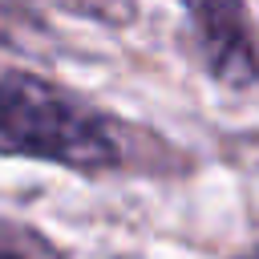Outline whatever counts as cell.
<instances>
[{
    "label": "cell",
    "instance_id": "8992f818",
    "mask_svg": "<svg viewBox=\"0 0 259 259\" xmlns=\"http://www.w3.org/2000/svg\"><path fill=\"white\" fill-rule=\"evenodd\" d=\"M243 259H259V247H255V251H251V255H243Z\"/></svg>",
    "mask_w": 259,
    "mask_h": 259
},
{
    "label": "cell",
    "instance_id": "6da1fadb",
    "mask_svg": "<svg viewBox=\"0 0 259 259\" xmlns=\"http://www.w3.org/2000/svg\"><path fill=\"white\" fill-rule=\"evenodd\" d=\"M0 154L105 170L121 158V146L113 121L89 101L32 73H0Z\"/></svg>",
    "mask_w": 259,
    "mask_h": 259
},
{
    "label": "cell",
    "instance_id": "5b68a950",
    "mask_svg": "<svg viewBox=\"0 0 259 259\" xmlns=\"http://www.w3.org/2000/svg\"><path fill=\"white\" fill-rule=\"evenodd\" d=\"M0 259H24V255H20V251H12L8 243H0Z\"/></svg>",
    "mask_w": 259,
    "mask_h": 259
},
{
    "label": "cell",
    "instance_id": "277c9868",
    "mask_svg": "<svg viewBox=\"0 0 259 259\" xmlns=\"http://www.w3.org/2000/svg\"><path fill=\"white\" fill-rule=\"evenodd\" d=\"M16 32H45V24L28 8V0H0V40L20 45Z\"/></svg>",
    "mask_w": 259,
    "mask_h": 259
},
{
    "label": "cell",
    "instance_id": "7a4b0ae2",
    "mask_svg": "<svg viewBox=\"0 0 259 259\" xmlns=\"http://www.w3.org/2000/svg\"><path fill=\"white\" fill-rule=\"evenodd\" d=\"M182 4L194 28L198 61L210 69V77L235 89L251 85L259 77V49L243 0H182Z\"/></svg>",
    "mask_w": 259,
    "mask_h": 259
},
{
    "label": "cell",
    "instance_id": "3957f363",
    "mask_svg": "<svg viewBox=\"0 0 259 259\" xmlns=\"http://www.w3.org/2000/svg\"><path fill=\"white\" fill-rule=\"evenodd\" d=\"M65 12H77V16H89V20H101V24H130L138 16V4L134 0H57Z\"/></svg>",
    "mask_w": 259,
    "mask_h": 259
}]
</instances>
